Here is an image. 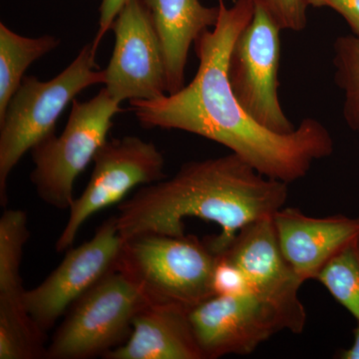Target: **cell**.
I'll return each instance as SVG.
<instances>
[{"label":"cell","mask_w":359,"mask_h":359,"mask_svg":"<svg viewBox=\"0 0 359 359\" xmlns=\"http://www.w3.org/2000/svg\"><path fill=\"white\" fill-rule=\"evenodd\" d=\"M164 53L168 94L185 87L189 52L196 39L214 28L219 18V7H207L200 0H144Z\"/></svg>","instance_id":"15"},{"label":"cell","mask_w":359,"mask_h":359,"mask_svg":"<svg viewBox=\"0 0 359 359\" xmlns=\"http://www.w3.org/2000/svg\"><path fill=\"white\" fill-rule=\"evenodd\" d=\"M92 42L57 76L40 81L25 76L0 117V204L6 205L9 175L28 151L55 133L56 123L68 104L83 90L104 84Z\"/></svg>","instance_id":"4"},{"label":"cell","mask_w":359,"mask_h":359,"mask_svg":"<svg viewBox=\"0 0 359 359\" xmlns=\"http://www.w3.org/2000/svg\"><path fill=\"white\" fill-rule=\"evenodd\" d=\"M255 9L254 0H237L230 8L219 0L218 23L194 42L200 63L192 81L176 93L129 103L143 128L199 135L230 149L264 176L290 184L306 177L316 161L332 156L334 142L313 118L292 133L269 131L238 103L229 81V57Z\"/></svg>","instance_id":"1"},{"label":"cell","mask_w":359,"mask_h":359,"mask_svg":"<svg viewBox=\"0 0 359 359\" xmlns=\"http://www.w3.org/2000/svg\"><path fill=\"white\" fill-rule=\"evenodd\" d=\"M334 50V81L344 93V118L347 126L359 134V37H337Z\"/></svg>","instance_id":"19"},{"label":"cell","mask_w":359,"mask_h":359,"mask_svg":"<svg viewBox=\"0 0 359 359\" xmlns=\"http://www.w3.org/2000/svg\"><path fill=\"white\" fill-rule=\"evenodd\" d=\"M29 238L28 219L21 210H6L0 218V332L22 334L34 325L25 306L21 278L23 250Z\"/></svg>","instance_id":"16"},{"label":"cell","mask_w":359,"mask_h":359,"mask_svg":"<svg viewBox=\"0 0 359 359\" xmlns=\"http://www.w3.org/2000/svg\"><path fill=\"white\" fill-rule=\"evenodd\" d=\"M128 0H102L99 7V28L95 39L92 41L94 50L97 51L106 33L111 30L116 16Z\"/></svg>","instance_id":"23"},{"label":"cell","mask_w":359,"mask_h":359,"mask_svg":"<svg viewBox=\"0 0 359 359\" xmlns=\"http://www.w3.org/2000/svg\"><path fill=\"white\" fill-rule=\"evenodd\" d=\"M273 224L285 261L304 283L314 280L330 259L359 241V216L314 218L283 207L273 216Z\"/></svg>","instance_id":"12"},{"label":"cell","mask_w":359,"mask_h":359,"mask_svg":"<svg viewBox=\"0 0 359 359\" xmlns=\"http://www.w3.org/2000/svg\"><path fill=\"white\" fill-rule=\"evenodd\" d=\"M282 30L302 32L308 22L306 0H254Z\"/></svg>","instance_id":"20"},{"label":"cell","mask_w":359,"mask_h":359,"mask_svg":"<svg viewBox=\"0 0 359 359\" xmlns=\"http://www.w3.org/2000/svg\"><path fill=\"white\" fill-rule=\"evenodd\" d=\"M59 44L60 40L52 35L25 37L0 23V117L22 82L26 70Z\"/></svg>","instance_id":"17"},{"label":"cell","mask_w":359,"mask_h":359,"mask_svg":"<svg viewBox=\"0 0 359 359\" xmlns=\"http://www.w3.org/2000/svg\"><path fill=\"white\" fill-rule=\"evenodd\" d=\"M204 359L248 355L273 335L302 334L306 311L299 294L273 295L248 292L214 295L189 313Z\"/></svg>","instance_id":"5"},{"label":"cell","mask_w":359,"mask_h":359,"mask_svg":"<svg viewBox=\"0 0 359 359\" xmlns=\"http://www.w3.org/2000/svg\"><path fill=\"white\" fill-rule=\"evenodd\" d=\"M123 245L116 218L111 217L91 240L70 248L43 282L26 290V309L42 332L46 334L79 297L116 268Z\"/></svg>","instance_id":"11"},{"label":"cell","mask_w":359,"mask_h":359,"mask_svg":"<svg viewBox=\"0 0 359 359\" xmlns=\"http://www.w3.org/2000/svg\"><path fill=\"white\" fill-rule=\"evenodd\" d=\"M111 29L115 44L106 69L105 89L121 104L167 95L164 53L144 0H128Z\"/></svg>","instance_id":"10"},{"label":"cell","mask_w":359,"mask_h":359,"mask_svg":"<svg viewBox=\"0 0 359 359\" xmlns=\"http://www.w3.org/2000/svg\"><path fill=\"white\" fill-rule=\"evenodd\" d=\"M309 6L330 7L348 23L354 35L359 37V0H306Z\"/></svg>","instance_id":"22"},{"label":"cell","mask_w":359,"mask_h":359,"mask_svg":"<svg viewBox=\"0 0 359 359\" xmlns=\"http://www.w3.org/2000/svg\"><path fill=\"white\" fill-rule=\"evenodd\" d=\"M314 280L359 321V241L330 259Z\"/></svg>","instance_id":"18"},{"label":"cell","mask_w":359,"mask_h":359,"mask_svg":"<svg viewBox=\"0 0 359 359\" xmlns=\"http://www.w3.org/2000/svg\"><path fill=\"white\" fill-rule=\"evenodd\" d=\"M218 255L194 235L147 233L124 241L116 269L128 276L148 304L191 311L214 297Z\"/></svg>","instance_id":"3"},{"label":"cell","mask_w":359,"mask_h":359,"mask_svg":"<svg viewBox=\"0 0 359 359\" xmlns=\"http://www.w3.org/2000/svg\"><path fill=\"white\" fill-rule=\"evenodd\" d=\"M218 255L240 269L252 292L273 295L299 294L304 283L283 257L273 217L245 226Z\"/></svg>","instance_id":"13"},{"label":"cell","mask_w":359,"mask_h":359,"mask_svg":"<svg viewBox=\"0 0 359 359\" xmlns=\"http://www.w3.org/2000/svg\"><path fill=\"white\" fill-rule=\"evenodd\" d=\"M280 32L256 6L254 18L231 47L228 78L238 103L255 121L275 133L289 134L295 127L278 97Z\"/></svg>","instance_id":"9"},{"label":"cell","mask_w":359,"mask_h":359,"mask_svg":"<svg viewBox=\"0 0 359 359\" xmlns=\"http://www.w3.org/2000/svg\"><path fill=\"white\" fill-rule=\"evenodd\" d=\"M188 309L148 304L133 321L129 339L106 359H204L194 335Z\"/></svg>","instance_id":"14"},{"label":"cell","mask_w":359,"mask_h":359,"mask_svg":"<svg viewBox=\"0 0 359 359\" xmlns=\"http://www.w3.org/2000/svg\"><path fill=\"white\" fill-rule=\"evenodd\" d=\"M289 184L268 178L240 156L185 163L172 178L143 186L118 205L124 241L137 236H184V219L214 222L221 228L207 241L217 255L248 224L271 218L285 207Z\"/></svg>","instance_id":"2"},{"label":"cell","mask_w":359,"mask_h":359,"mask_svg":"<svg viewBox=\"0 0 359 359\" xmlns=\"http://www.w3.org/2000/svg\"><path fill=\"white\" fill-rule=\"evenodd\" d=\"M120 105L105 88L88 101L74 99L62 133L49 135L32 148L30 181L44 203L69 210L75 181L108 140L113 118L122 112Z\"/></svg>","instance_id":"6"},{"label":"cell","mask_w":359,"mask_h":359,"mask_svg":"<svg viewBox=\"0 0 359 359\" xmlns=\"http://www.w3.org/2000/svg\"><path fill=\"white\" fill-rule=\"evenodd\" d=\"M212 285L215 295L238 294L249 290L247 280L240 269L219 255Z\"/></svg>","instance_id":"21"},{"label":"cell","mask_w":359,"mask_h":359,"mask_svg":"<svg viewBox=\"0 0 359 359\" xmlns=\"http://www.w3.org/2000/svg\"><path fill=\"white\" fill-rule=\"evenodd\" d=\"M88 185L69 208V217L56 242V250H69L90 217L123 202L134 188L166 178L164 155L152 142L136 136L111 139L99 149Z\"/></svg>","instance_id":"8"},{"label":"cell","mask_w":359,"mask_h":359,"mask_svg":"<svg viewBox=\"0 0 359 359\" xmlns=\"http://www.w3.org/2000/svg\"><path fill=\"white\" fill-rule=\"evenodd\" d=\"M147 304L136 285L115 268L70 306L46 358H104L129 339L135 318Z\"/></svg>","instance_id":"7"},{"label":"cell","mask_w":359,"mask_h":359,"mask_svg":"<svg viewBox=\"0 0 359 359\" xmlns=\"http://www.w3.org/2000/svg\"><path fill=\"white\" fill-rule=\"evenodd\" d=\"M339 359H359V321L353 330V344L349 348L341 349L337 353Z\"/></svg>","instance_id":"24"}]
</instances>
